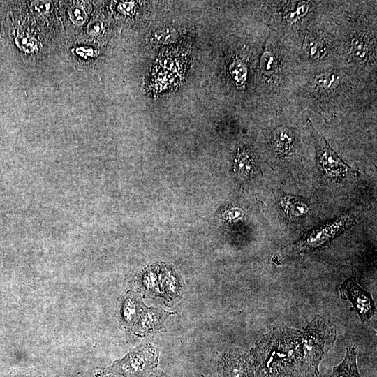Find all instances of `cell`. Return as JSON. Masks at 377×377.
<instances>
[{"instance_id": "obj_27", "label": "cell", "mask_w": 377, "mask_h": 377, "mask_svg": "<svg viewBox=\"0 0 377 377\" xmlns=\"http://www.w3.org/2000/svg\"><path fill=\"white\" fill-rule=\"evenodd\" d=\"M103 377H122L119 375H116V374H108V375H105Z\"/></svg>"}, {"instance_id": "obj_23", "label": "cell", "mask_w": 377, "mask_h": 377, "mask_svg": "<svg viewBox=\"0 0 377 377\" xmlns=\"http://www.w3.org/2000/svg\"><path fill=\"white\" fill-rule=\"evenodd\" d=\"M226 218L230 220H237L242 216L241 209L233 208L226 212Z\"/></svg>"}, {"instance_id": "obj_21", "label": "cell", "mask_w": 377, "mask_h": 377, "mask_svg": "<svg viewBox=\"0 0 377 377\" xmlns=\"http://www.w3.org/2000/svg\"><path fill=\"white\" fill-rule=\"evenodd\" d=\"M19 45L25 48H30L31 51L34 50L36 46L34 39L29 36H23V37L21 38Z\"/></svg>"}, {"instance_id": "obj_7", "label": "cell", "mask_w": 377, "mask_h": 377, "mask_svg": "<svg viewBox=\"0 0 377 377\" xmlns=\"http://www.w3.org/2000/svg\"><path fill=\"white\" fill-rule=\"evenodd\" d=\"M319 161L325 175L330 178H341L348 172V166L337 156L325 138L316 137Z\"/></svg>"}, {"instance_id": "obj_3", "label": "cell", "mask_w": 377, "mask_h": 377, "mask_svg": "<svg viewBox=\"0 0 377 377\" xmlns=\"http://www.w3.org/2000/svg\"><path fill=\"white\" fill-rule=\"evenodd\" d=\"M158 351L152 345L139 346L111 366L98 370V377L116 374L122 377H147L158 365Z\"/></svg>"}, {"instance_id": "obj_1", "label": "cell", "mask_w": 377, "mask_h": 377, "mask_svg": "<svg viewBox=\"0 0 377 377\" xmlns=\"http://www.w3.org/2000/svg\"><path fill=\"white\" fill-rule=\"evenodd\" d=\"M254 377H298L302 332L287 326L265 334L252 350Z\"/></svg>"}, {"instance_id": "obj_10", "label": "cell", "mask_w": 377, "mask_h": 377, "mask_svg": "<svg viewBox=\"0 0 377 377\" xmlns=\"http://www.w3.org/2000/svg\"><path fill=\"white\" fill-rule=\"evenodd\" d=\"M357 350L355 345L347 347L342 362L333 369L329 377H360L356 362Z\"/></svg>"}, {"instance_id": "obj_2", "label": "cell", "mask_w": 377, "mask_h": 377, "mask_svg": "<svg viewBox=\"0 0 377 377\" xmlns=\"http://www.w3.org/2000/svg\"><path fill=\"white\" fill-rule=\"evenodd\" d=\"M337 331L327 319L316 316L302 332V358L298 377H320V362L333 346Z\"/></svg>"}, {"instance_id": "obj_19", "label": "cell", "mask_w": 377, "mask_h": 377, "mask_svg": "<svg viewBox=\"0 0 377 377\" xmlns=\"http://www.w3.org/2000/svg\"><path fill=\"white\" fill-rule=\"evenodd\" d=\"M262 71L269 74L274 72L276 68V59L274 56L269 51H266L262 56L260 61Z\"/></svg>"}, {"instance_id": "obj_22", "label": "cell", "mask_w": 377, "mask_h": 377, "mask_svg": "<svg viewBox=\"0 0 377 377\" xmlns=\"http://www.w3.org/2000/svg\"><path fill=\"white\" fill-rule=\"evenodd\" d=\"M47 1H35L33 3L34 9L39 13H45L49 9V3Z\"/></svg>"}, {"instance_id": "obj_6", "label": "cell", "mask_w": 377, "mask_h": 377, "mask_svg": "<svg viewBox=\"0 0 377 377\" xmlns=\"http://www.w3.org/2000/svg\"><path fill=\"white\" fill-rule=\"evenodd\" d=\"M341 297L349 300L362 322L369 320L375 312V304L371 294L354 279L349 278L339 288Z\"/></svg>"}, {"instance_id": "obj_24", "label": "cell", "mask_w": 377, "mask_h": 377, "mask_svg": "<svg viewBox=\"0 0 377 377\" xmlns=\"http://www.w3.org/2000/svg\"><path fill=\"white\" fill-rule=\"evenodd\" d=\"M133 2H121L119 5V9L124 13H128L133 7Z\"/></svg>"}, {"instance_id": "obj_4", "label": "cell", "mask_w": 377, "mask_h": 377, "mask_svg": "<svg viewBox=\"0 0 377 377\" xmlns=\"http://www.w3.org/2000/svg\"><path fill=\"white\" fill-rule=\"evenodd\" d=\"M352 215H344L322 226L308 232L297 242L302 252H310L330 242L351 224Z\"/></svg>"}, {"instance_id": "obj_25", "label": "cell", "mask_w": 377, "mask_h": 377, "mask_svg": "<svg viewBox=\"0 0 377 377\" xmlns=\"http://www.w3.org/2000/svg\"><path fill=\"white\" fill-rule=\"evenodd\" d=\"M147 377H169L161 371H153Z\"/></svg>"}, {"instance_id": "obj_15", "label": "cell", "mask_w": 377, "mask_h": 377, "mask_svg": "<svg viewBox=\"0 0 377 377\" xmlns=\"http://www.w3.org/2000/svg\"><path fill=\"white\" fill-rule=\"evenodd\" d=\"M339 79L334 74L325 73L318 75L315 78L316 85L324 90L330 89L334 87L339 82Z\"/></svg>"}, {"instance_id": "obj_12", "label": "cell", "mask_w": 377, "mask_h": 377, "mask_svg": "<svg viewBox=\"0 0 377 377\" xmlns=\"http://www.w3.org/2000/svg\"><path fill=\"white\" fill-rule=\"evenodd\" d=\"M274 145L275 150L279 154L289 152L293 145V137L290 133L285 128L276 131L274 135Z\"/></svg>"}, {"instance_id": "obj_13", "label": "cell", "mask_w": 377, "mask_h": 377, "mask_svg": "<svg viewBox=\"0 0 377 377\" xmlns=\"http://www.w3.org/2000/svg\"><path fill=\"white\" fill-rule=\"evenodd\" d=\"M253 162L251 156L245 151L238 153L235 160L236 172L242 175H250L253 170Z\"/></svg>"}, {"instance_id": "obj_16", "label": "cell", "mask_w": 377, "mask_h": 377, "mask_svg": "<svg viewBox=\"0 0 377 377\" xmlns=\"http://www.w3.org/2000/svg\"><path fill=\"white\" fill-rule=\"evenodd\" d=\"M351 52L358 59L363 60L367 54V45L361 38H355L351 44Z\"/></svg>"}, {"instance_id": "obj_11", "label": "cell", "mask_w": 377, "mask_h": 377, "mask_svg": "<svg viewBox=\"0 0 377 377\" xmlns=\"http://www.w3.org/2000/svg\"><path fill=\"white\" fill-rule=\"evenodd\" d=\"M280 207L289 218L304 216L308 214L309 210L304 200L293 195L283 196L280 200Z\"/></svg>"}, {"instance_id": "obj_20", "label": "cell", "mask_w": 377, "mask_h": 377, "mask_svg": "<svg viewBox=\"0 0 377 377\" xmlns=\"http://www.w3.org/2000/svg\"><path fill=\"white\" fill-rule=\"evenodd\" d=\"M6 377H45L41 372L34 369H23L12 371Z\"/></svg>"}, {"instance_id": "obj_9", "label": "cell", "mask_w": 377, "mask_h": 377, "mask_svg": "<svg viewBox=\"0 0 377 377\" xmlns=\"http://www.w3.org/2000/svg\"><path fill=\"white\" fill-rule=\"evenodd\" d=\"M144 306L137 294L133 292L128 293L120 307L121 320L126 327L134 328Z\"/></svg>"}, {"instance_id": "obj_18", "label": "cell", "mask_w": 377, "mask_h": 377, "mask_svg": "<svg viewBox=\"0 0 377 377\" xmlns=\"http://www.w3.org/2000/svg\"><path fill=\"white\" fill-rule=\"evenodd\" d=\"M69 16L73 23L81 25L87 18V13L80 4H75L69 9Z\"/></svg>"}, {"instance_id": "obj_8", "label": "cell", "mask_w": 377, "mask_h": 377, "mask_svg": "<svg viewBox=\"0 0 377 377\" xmlns=\"http://www.w3.org/2000/svg\"><path fill=\"white\" fill-rule=\"evenodd\" d=\"M170 314L162 309L147 308L144 306L133 330L143 335L154 332L164 327L163 323Z\"/></svg>"}, {"instance_id": "obj_17", "label": "cell", "mask_w": 377, "mask_h": 377, "mask_svg": "<svg viewBox=\"0 0 377 377\" xmlns=\"http://www.w3.org/2000/svg\"><path fill=\"white\" fill-rule=\"evenodd\" d=\"M233 79L241 85L246 79V68L241 62H235L230 67Z\"/></svg>"}, {"instance_id": "obj_26", "label": "cell", "mask_w": 377, "mask_h": 377, "mask_svg": "<svg viewBox=\"0 0 377 377\" xmlns=\"http://www.w3.org/2000/svg\"><path fill=\"white\" fill-rule=\"evenodd\" d=\"M90 27H91V31H92V33H98L101 29V26L98 24H91Z\"/></svg>"}, {"instance_id": "obj_5", "label": "cell", "mask_w": 377, "mask_h": 377, "mask_svg": "<svg viewBox=\"0 0 377 377\" xmlns=\"http://www.w3.org/2000/svg\"><path fill=\"white\" fill-rule=\"evenodd\" d=\"M219 377H254L253 359L245 351L230 349L218 362Z\"/></svg>"}, {"instance_id": "obj_14", "label": "cell", "mask_w": 377, "mask_h": 377, "mask_svg": "<svg viewBox=\"0 0 377 377\" xmlns=\"http://www.w3.org/2000/svg\"><path fill=\"white\" fill-rule=\"evenodd\" d=\"M303 47L306 54L313 59L320 58L325 52V45L317 38H306Z\"/></svg>"}]
</instances>
